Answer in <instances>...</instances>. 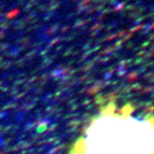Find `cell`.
Wrapping results in <instances>:
<instances>
[{
  "label": "cell",
  "mask_w": 154,
  "mask_h": 154,
  "mask_svg": "<svg viewBox=\"0 0 154 154\" xmlns=\"http://www.w3.org/2000/svg\"><path fill=\"white\" fill-rule=\"evenodd\" d=\"M153 119L139 120L131 106L117 111L111 105L91 122L70 154H153Z\"/></svg>",
  "instance_id": "cell-1"
}]
</instances>
